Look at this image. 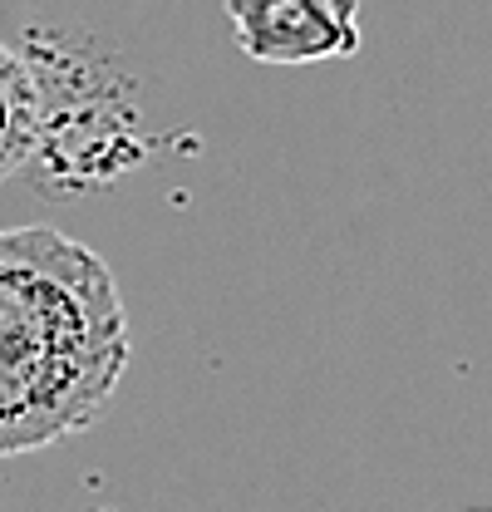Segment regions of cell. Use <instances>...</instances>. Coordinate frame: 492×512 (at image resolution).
<instances>
[{"instance_id": "2", "label": "cell", "mask_w": 492, "mask_h": 512, "mask_svg": "<svg viewBox=\"0 0 492 512\" xmlns=\"http://www.w3.org/2000/svg\"><path fill=\"white\" fill-rule=\"evenodd\" d=\"M25 60L40 79V143L45 173L55 188H99L109 178L143 163L148 138L138 133L133 104L114 89V79L89 74L84 64L50 45H30Z\"/></svg>"}, {"instance_id": "5", "label": "cell", "mask_w": 492, "mask_h": 512, "mask_svg": "<svg viewBox=\"0 0 492 512\" xmlns=\"http://www.w3.org/2000/svg\"><path fill=\"white\" fill-rule=\"evenodd\" d=\"M478 512H488V508H478Z\"/></svg>"}, {"instance_id": "3", "label": "cell", "mask_w": 492, "mask_h": 512, "mask_svg": "<svg viewBox=\"0 0 492 512\" xmlns=\"http://www.w3.org/2000/svg\"><path fill=\"white\" fill-rule=\"evenodd\" d=\"M237 50L256 64H325L360 55V0H222Z\"/></svg>"}, {"instance_id": "4", "label": "cell", "mask_w": 492, "mask_h": 512, "mask_svg": "<svg viewBox=\"0 0 492 512\" xmlns=\"http://www.w3.org/2000/svg\"><path fill=\"white\" fill-rule=\"evenodd\" d=\"M40 143V79L25 50L0 40V183L15 178Z\"/></svg>"}, {"instance_id": "1", "label": "cell", "mask_w": 492, "mask_h": 512, "mask_svg": "<svg viewBox=\"0 0 492 512\" xmlns=\"http://www.w3.org/2000/svg\"><path fill=\"white\" fill-rule=\"evenodd\" d=\"M128 370L109 261L60 227L0 232V458L84 434Z\"/></svg>"}]
</instances>
